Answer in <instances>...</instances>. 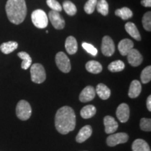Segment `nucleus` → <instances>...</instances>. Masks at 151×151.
<instances>
[{"label":"nucleus","instance_id":"f257e3e1","mask_svg":"<svg viewBox=\"0 0 151 151\" xmlns=\"http://www.w3.org/2000/svg\"><path fill=\"white\" fill-rule=\"evenodd\" d=\"M76 114L71 107L65 106L57 111L55 118L56 129L62 134H67L75 129Z\"/></svg>","mask_w":151,"mask_h":151},{"label":"nucleus","instance_id":"f03ea898","mask_svg":"<svg viewBox=\"0 0 151 151\" xmlns=\"http://www.w3.org/2000/svg\"><path fill=\"white\" fill-rule=\"evenodd\" d=\"M6 12L9 21L15 24L22 23L27 16V6L24 0H8Z\"/></svg>","mask_w":151,"mask_h":151},{"label":"nucleus","instance_id":"7ed1b4c3","mask_svg":"<svg viewBox=\"0 0 151 151\" xmlns=\"http://www.w3.org/2000/svg\"><path fill=\"white\" fill-rule=\"evenodd\" d=\"M30 74L32 81L35 83H42L46 78V73L44 67L39 63H35L31 66Z\"/></svg>","mask_w":151,"mask_h":151},{"label":"nucleus","instance_id":"20e7f679","mask_svg":"<svg viewBox=\"0 0 151 151\" xmlns=\"http://www.w3.org/2000/svg\"><path fill=\"white\" fill-rule=\"evenodd\" d=\"M32 21L35 27L39 29H44L48 24V16L43 10L37 9L32 14Z\"/></svg>","mask_w":151,"mask_h":151},{"label":"nucleus","instance_id":"39448f33","mask_svg":"<svg viewBox=\"0 0 151 151\" xmlns=\"http://www.w3.org/2000/svg\"><path fill=\"white\" fill-rule=\"evenodd\" d=\"M16 116L21 120H27L31 117V106L25 100H20L16 106Z\"/></svg>","mask_w":151,"mask_h":151},{"label":"nucleus","instance_id":"423d86ee","mask_svg":"<svg viewBox=\"0 0 151 151\" xmlns=\"http://www.w3.org/2000/svg\"><path fill=\"white\" fill-rule=\"evenodd\" d=\"M55 62L58 69L63 73H69L71 71V62L67 55L63 52H58L55 56Z\"/></svg>","mask_w":151,"mask_h":151},{"label":"nucleus","instance_id":"0eeeda50","mask_svg":"<svg viewBox=\"0 0 151 151\" xmlns=\"http://www.w3.org/2000/svg\"><path fill=\"white\" fill-rule=\"evenodd\" d=\"M129 137L127 134L124 132H120V133L113 134L109 136L106 139V143L109 146L113 147L116 146L118 144L120 143H124L127 142Z\"/></svg>","mask_w":151,"mask_h":151},{"label":"nucleus","instance_id":"6e6552de","mask_svg":"<svg viewBox=\"0 0 151 151\" xmlns=\"http://www.w3.org/2000/svg\"><path fill=\"white\" fill-rule=\"evenodd\" d=\"M101 52L104 55L107 57L112 56L115 52V44L113 39L109 36H105L101 42Z\"/></svg>","mask_w":151,"mask_h":151},{"label":"nucleus","instance_id":"1a4fd4ad","mask_svg":"<svg viewBox=\"0 0 151 151\" xmlns=\"http://www.w3.org/2000/svg\"><path fill=\"white\" fill-rule=\"evenodd\" d=\"M48 18L52 26L57 29H62L65 26V21L59 12L50 11L48 14Z\"/></svg>","mask_w":151,"mask_h":151},{"label":"nucleus","instance_id":"9d476101","mask_svg":"<svg viewBox=\"0 0 151 151\" xmlns=\"http://www.w3.org/2000/svg\"><path fill=\"white\" fill-rule=\"evenodd\" d=\"M129 107L127 104L122 103L118 106L116 110L117 118L120 122H127L129 118Z\"/></svg>","mask_w":151,"mask_h":151},{"label":"nucleus","instance_id":"9b49d317","mask_svg":"<svg viewBox=\"0 0 151 151\" xmlns=\"http://www.w3.org/2000/svg\"><path fill=\"white\" fill-rule=\"evenodd\" d=\"M127 56L128 62L132 67H138L142 63L143 57L137 49L132 48Z\"/></svg>","mask_w":151,"mask_h":151},{"label":"nucleus","instance_id":"f8f14e48","mask_svg":"<svg viewBox=\"0 0 151 151\" xmlns=\"http://www.w3.org/2000/svg\"><path fill=\"white\" fill-rule=\"evenodd\" d=\"M104 124L106 133L109 134L115 133V132L118 129V123L112 116H106L104 118Z\"/></svg>","mask_w":151,"mask_h":151},{"label":"nucleus","instance_id":"ddd939ff","mask_svg":"<svg viewBox=\"0 0 151 151\" xmlns=\"http://www.w3.org/2000/svg\"><path fill=\"white\" fill-rule=\"evenodd\" d=\"M95 89L92 86H87L82 90L79 95V99L81 102H88L92 101L95 97Z\"/></svg>","mask_w":151,"mask_h":151},{"label":"nucleus","instance_id":"4468645a","mask_svg":"<svg viewBox=\"0 0 151 151\" xmlns=\"http://www.w3.org/2000/svg\"><path fill=\"white\" fill-rule=\"evenodd\" d=\"M134 43L130 39H124L118 43V50L122 56L127 55L130 50L133 48Z\"/></svg>","mask_w":151,"mask_h":151},{"label":"nucleus","instance_id":"2eb2a0df","mask_svg":"<svg viewBox=\"0 0 151 151\" xmlns=\"http://www.w3.org/2000/svg\"><path fill=\"white\" fill-rule=\"evenodd\" d=\"M92 129L90 125H86L80 129V131L76 137V140L78 143H83L91 137Z\"/></svg>","mask_w":151,"mask_h":151},{"label":"nucleus","instance_id":"dca6fc26","mask_svg":"<svg viewBox=\"0 0 151 151\" xmlns=\"http://www.w3.org/2000/svg\"><path fill=\"white\" fill-rule=\"evenodd\" d=\"M65 48L69 55H73L78 50V43L76 39L72 36L68 37L65 41Z\"/></svg>","mask_w":151,"mask_h":151},{"label":"nucleus","instance_id":"f3484780","mask_svg":"<svg viewBox=\"0 0 151 151\" xmlns=\"http://www.w3.org/2000/svg\"><path fill=\"white\" fill-rule=\"evenodd\" d=\"M141 92V84L139 81L134 80L131 83L129 86L128 95L130 98H137L139 97Z\"/></svg>","mask_w":151,"mask_h":151},{"label":"nucleus","instance_id":"a211bd4d","mask_svg":"<svg viewBox=\"0 0 151 151\" xmlns=\"http://www.w3.org/2000/svg\"><path fill=\"white\" fill-rule=\"evenodd\" d=\"M124 28H125V30L127 31V32L129 34L133 39H134L137 41H141V37L140 33H139V30H138L137 26H136V24L134 23L131 22H127V23L125 24V25H124Z\"/></svg>","mask_w":151,"mask_h":151},{"label":"nucleus","instance_id":"6ab92c4d","mask_svg":"<svg viewBox=\"0 0 151 151\" xmlns=\"http://www.w3.org/2000/svg\"><path fill=\"white\" fill-rule=\"evenodd\" d=\"M132 151H150L148 143L143 139H138L134 141L132 146Z\"/></svg>","mask_w":151,"mask_h":151},{"label":"nucleus","instance_id":"aec40b11","mask_svg":"<svg viewBox=\"0 0 151 151\" xmlns=\"http://www.w3.org/2000/svg\"><path fill=\"white\" fill-rule=\"evenodd\" d=\"M95 92L101 99H108L111 96V90L106 85L99 83L97 86Z\"/></svg>","mask_w":151,"mask_h":151},{"label":"nucleus","instance_id":"412c9836","mask_svg":"<svg viewBox=\"0 0 151 151\" xmlns=\"http://www.w3.org/2000/svg\"><path fill=\"white\" fill-rule=\"evenodd\" d=\"M86 69L88 72L97 74L102 71V66L99 62L95 61V60H91L86 63Z\"/></svg>","mask_w":151,"mask_h":151},{"label":"nucleus","instance_id":"4be33fe9","mask_svg":"<svg viewBox=\"0 0 151 151\" xmlns=\"http://www.w3.org/2000/svg\"><path fill=\"white\" fill-rule=\"evenodd\" d=\"M18 46V43L16 41H8L1 43L0 46V50L4 54H9L16 50Z\"/></svg>","mask_w":151,"mask_h":151},{"label":"nucleus","instance_id":"5701e85b","mask_svg":"<svg viewBox=\"0 0 151 151\" xmlns=\"http://www.w3.org/2000/svg\"><path fill=\"white\" fill-rule=\"evenodd\" d=\"M97 113V109L93 105H87L81 109V116L84 119L92 118Z\"/></svg>","mask_w":151,"mask_h":151},{"label":"nucleus","instance_id":"b1692460","mask_svg":"<svg viewBox=\"0 0 151 151\" xmlns=\"http://www.w3.org/2000/svg\"><path fill=\"white\" fill-rule=\"evenodd\" d=\"M18 56L20 59L22 60V64H21V67L22 69H27L28 68L31 67L32 65V60L31 57L29 56V55L26 52H20L18 53Z\"/></svg>","mask_w":151,"mask_h":151},{"label":"nucleus","instance_id":"393cba45","mask_svg":"<svg viewBox=\"0 0 151 151\" xmlns=\"http://www.w3.org/2000/svg\"><path fill=\"white\" fill-rule=\"evenodd\" d=\"M115 14L117 16L121 18L122 20H128L133 16V13L127 7H123L122 9H117L115 12Z\"/></svg>","mask_w":151,"mask_h":151},{"label":"nucleus","instance_id":"a878e982","mask_svg":"<svg viewBox=\"0 0 151 151\" xmlns=\"http://www.w3.org/2000/svg\"><path fill=\"white\" fill-rule=\"evenodd\" d=\"M125 67L124 63L121 60H116L111 62L109 65L108 69L111 72H119L123 70Z\"/></svg>","mask_w":151,"mask_h":151},{"label":"nucleus","instance_id":"bb28decb","mask_svg":"<svg viewBox=\"0 0 151 151\" xmlns=\"http://www.w3.org/2000/svg\"><path fill=\"white\" fill-rule=\"evenodd\" d=\"M63 9H65V12L69 15V16H73L76 14L77 9L74 4L71 2L70 1H64L63 2Z\"/></svg>","mask_w":151,"mask_h":151},{"label":"nucleus","instance_id":"cd10ccee","mask_svg":"<svg viewBox=\"0 0 151 151\" xmlns=\"http://www.w3.org/2000/svg\"><path fill=\"white\" fill-rule=\"evenodd\" d=\"M96 8L99 13L103 16H107L109 14V4L106 0H99L97 1Z\"/></svg>","mask_w":151,"mask_h":151},{"label":"nucleus","instance_id":"c85d7f7f","mask_svg":"<svg viewBox=\"0 0 151 151\" xmlns=\"http://www.w3.org/2000/svg\"><path fill=\"white\" fill-rule=\"evenodd\" d=\"M151 80V67L148 66L141 73V81L143 84H146Z\"/></svg>","mask_w":151,"mask_h":151},{"label":"nucleus","instance_id":"c756f323","mask_svg":"<svg viewBox=\"0 0 151 151\" xmlns=\"http://www.w3.org/2000/svg\"><path fill=\"white\" fill-rule=\"evenodd\" d=\"M97 0H88L84 6V11L86 14H92L95 10L96 6L97 4Z\"/></svg>","mask_w":151,"mask_h":151},{"label":"nucleus","instance_id":"7c9ffc66","mask_svg":"<svg viewBox=\"0 0 151 151\" xmlns=\"http://www.w3.org/2000/svg\"><path fill=\"white\" fill-rule=\"evenodd\" d=\"M142 23L144 29L146 31L150 32L151 31V12L148 11V12L146 13L144 16L143 17L142 19Z\"/></svg>","mask_w":151,"mask_h":151},{"label":"nucleus","instance_id":"2f4dec72","mask_svg":"<svg viewBox=\"0 0 151 151\" xmlns=\"http://www.w3.org/2000/svg\"><path fill=\"white\" fill-rule=\"evenodd\" d=\"M140 127L143 131H151V119L150 118H141L140 121Z\"/></svg>","mask_w":151,"mask_h":151},{"label":"nucleus","instance_id":"473e14b6","mask_svg":"<svg viewBox=\"0 0 151 151\" xmlns=\"http://www.w3.org/2000/svg\"><path fill=\"white\" fill-rule=\"evenodd\" d=\"M46 4L52 11L60 12L62 10V5L57 0H47Z\"/></svg>","mask_w":151,"mask_h":151},{"label":"nucleus","instance_id":"72a5a7b5","mask_svg":"<svg viewBox=\"0 0 151 151\" xmlns=\"http://www.w3.org/2000/svg\"><path fill=\"white\" fill-rule=\"evenodd\" d=\"M82 46L88 53L92 55V56H96L98 53L97 49L90 43L83 42L82 43Z\"/></svg>","mask_w":151,"mask_h":151},{"label":"nucleus","instance_id":"f704fd0d","mask_svg":"<svg viewBox=\"0 0 151 151\" xmlns=\"http://www.w3.org/2000/svg\"><path fill=\"white\" fill-rule=\"evenodd\" d=\"M141 5L145 7H150L151 6V0H142L141 1Z\"/></svg>","mask_w":151,"mask_h":151},{"label":"nucleus","instance_id":"c9c22d12","mask_svg":"<svg viewBox=\"0 0 151 151\" xmlns=\"http://www.w3.org/2000/svg\"><path fill=\"white\" fill-rule=\"evenodd\" d=\"M146 106L147 109L149 111H151V96L149 95L148 99H147L146 101Z\"/></svg>","mask_w":151,"mask_h":151}]
</instances>
